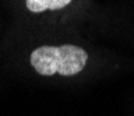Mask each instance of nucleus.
<instances>
[{"instance_id":"nucleus-1","label":"nucleus","mask_w":134,"mask_h":116,"mask_svg":"<svg viewBox=\"0 0 134 116\" xmlns=\"http://www.w3.org/2000/svg\"><path fill=\"white\" fill-rule=\"evenodd\" d=\"M88 55L75 45L41 46L31 53V64L42 76H74L85 67Z\"/></svg>"},{"instance_id":"nucleus-2","label":"nucleus","mask_w":134,"mask_h":116,"mask_svg":"<svg viewBox=\"0 0 134 116\" xmlns=\"http://www.w3.org/2000/svg\"><path fill=\"white\" fill-rule=\"evenodd\" d=\"M71 0H25L28 10L32 13H42L45 10H59L66 7Z\"/></svg>"}]
</instances>
